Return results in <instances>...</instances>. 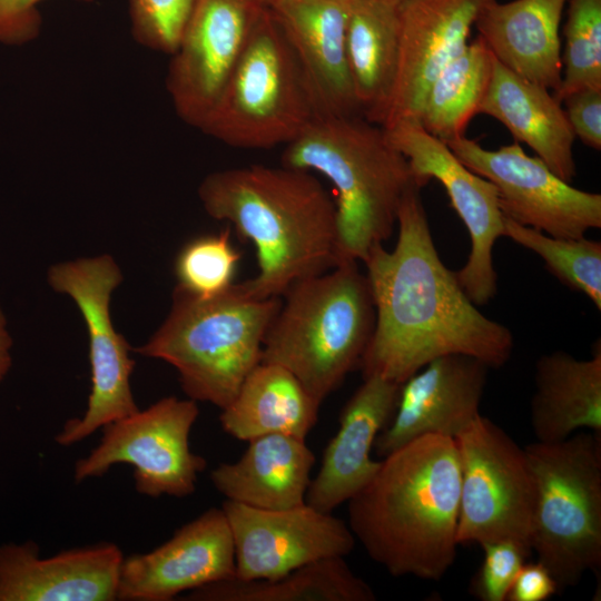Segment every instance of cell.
<instances>
[{"label":"cell","instance_id":"9","mask_svg":"<svg viewBox=\"0 0 601 601\" xmlns=\"http://www.w3.org/2000/svg\"><path fill=\"white\" fill-rule=\"evenodd\" d=\"M454 441L461 479L457 544L509 539L531 548L534 482L524 447L481 414Z\"/></svg>","mask_w":601,"mask_h":601},{"label":"cell","instance_id":"17","mask_svg":"<svg viewBox=\"0 0 601 601\" xmlns=\"http://www.w3.org/2000/svg\"><path fill=\"white\" fill-rule=\"evenodd\" d=\"M489 368L464 354L428 362L401 384L394 413L375 439V453L385 457L424 435L455 439L480 415Z\"/></svg>","mask_w":601,"mask_h":601},{"label":"cell","instance_id":"1","mask_svg":"<svg viewBox=\"0 0 601 601\" xmlns=\"http://www.w3.org/2000/svg\"><path fill=\"white\" fill-rule=\"evenodd\" d=\"M421 189L414 183L402 198L394 248L377 244L363 260L375 307L374 331L359 364L363 378L377 375L402 384L449 354L499 368L513 349L511 331L483 315L443 264Z\"/></svg>","mask_w":601,"mask_h":601},{"label":"cell","instance_id":"37","mask_svg":"<svg viewBox=\"0 0 601 601\" xmlns=\"http://www.w3.org/2000/svg\"><path fill=\"white\" fill-rule=\"evenodd\" d=\"M558 591L554 578L541 562H525L516 573L506 600L545 601Z\"/></svg>","mask_w":601,"mask_h":601},{"label":"cell","instance_id":"13","mask_svg":"<svg viewBox=\"0 0 601 601\" xmlns=\"http://www.w3.org/2000/svg\"><path fill=\"white\" fill-rule=\"evenodd\" d=\"M384 131L407 159L422 187L436 179L445 188L471 239L467 262L455 272L456 278L475 305L487 304L497 290L493 247L504 229L495 186L463 165L443 140L418 121H401Z\"/></svg>","mask_w":601,"mask_h":601},{"label":"cell","instance_id":"32","mask_svg":"<svg viewBox=\"0 0 601 601\" xmlns=\"http://www.w3.org/2000/svg\"><path fill=\"white\" fill-rule=\"evenodd\" d=\"M240 254L230 239V228L188 240L175 259L178 288L197 297H211L227 290Z\"/></svg>","mask_w":601,"mask_h":601},{"label":"cell","instance_id":"10","mask_svg":"<svg viewBox=\"0 0 601 601\" xmlns=\"http://www.w3.org/2000/svg\"><path fill=\"white\" fill-rule=\"evenodd\" d=\"M198 415L196 401L168 396L105 425L97 446L76 462L75 481L102 476L116 464H128L134 466L140 494L179 499L193 494L198 474L207 465L189 446Z\"/></svg>","mask_w":601,"mask_h":601},{"label":"cell","instance_id":"39","mask_svg":"<svg viewBox=\"0 0 601 601\" xmlns=\"http://www.w3.org/2000/svg\"><path fill=\"white\" fill-rule=\"evenodd\" d=\"M392 1L402 2V1H404V0H392Z\"/></svg>","mask_w":601,"mask_h":601},{"label":"cell","instance_id":"31","mask_svg":"<svg viewBox=\"0 0 601 601\" xmlns=\"http://www.w3.org/2000/svg\"><path fill=\"white\" fill-rule=\"evenodd\" d=\"M562 80L553 91L561 104L585 87L601 88V0H566Z\"/></svg>","mask_w":601,"mask_h":601},{"label":"cell","instance_id":"28","mask_svg":"<svg viewBox=\"0 0 601 601\" xmlns=\"http://www.w3.org/2000/svg\"><path fill=\"white\" fill-rule=\"evenodd\" d=\"M191 601H374L372 587L344 556L317 560L272 580L211 583L187 593Z\"/></svg>","mask_w":601,"mask_h":601},{"label":"cell","instance_id":"24","mask_svg":"<svg viewBox=\"0 0 601 601\" xmlns=\"http://www.w3.org/2000/svg\"><path fill=\"white\" fill-rule=\"evenodd\" d=\"M479 114L503 124L516 142L526 144L561 179L573 180L575 137L561 104L548 88L518 76L494 58L491 82Z\"/></svg>","mask_w":601,"mask_h":601},{"label":"cell","instance_id":"25","mask_svg":"<svg viewBox=\"0 0 601 601\" xmlns=\"http://www.w3.org/2000/svg\"><path fill=\"white\" fill-rule=\"evenodd\" d=\"M534 387L530 421L536 441H562L580 428L601 433L600 342L589 359L563 351L541 355Z\"/></svg>","mask_w":601,"mask_h":601},{"label":"cell","instance_id":"8","mask_svg":"<svg viewBox=\"0 0 601 601\" xmlns=\"http://www.w3.org/2000/svg\"><path fill=\"white\" fill-rule=\"evenodd\" d=\"M316 118L298 61L267 7L199 129L235 148L267 149L289 144Z\"/></svg>","mask_w":601,"mask_h":601},{"label":"cell","instance_id":"3","mask_svg":"<svg viewBox=\"0 0 601 601\" xmlns=\"http://www.w3.org/2000/svg\"><path fill=\"white\" fill-rule=\"evenodd\" d=\"M207 214L230 223L256 249L253 297H282L296 282L337 266L335 203L300 169L250 165L208 175L198 188Z\"/></svg>","mask_w":601,"mask_h":601},{"label":"cell","instance_id":"15","mask_svg":"<svg viewBox=\"0 0 601 601\" xmlns=\"http://www.w3.org/2000/svg\"><path fill=\"white\" fill-rule=\"evenodd\" d=\"M236 579L272 580L325 558L346 556L356 543L347 523L306 502L266 510L225 500Z\"/></svg>","mask_w":601,"mask_h":601},{"label":"cell","instance_id":"26","mask_svg":"<svg viewBox=\"0 0 601 601\" xmlns=\"http://www.w3.org/2000/svg\"><path fill=\"white\" fill-rule=\"evenodd\" d=\"M400 53V2L352 0L346 58L362 117L382 127Z\"/></svg>","mask_w":601,"mask_h":601},{"label":"cell","instance_id":"18","mask_svg":"<svg viewBox=\"0 0 601 601\" xmlns=\"http://www.w3.org/2000/svg\"><path fill=\"white\" fill-rule=\"evenodd\" d=\"M493 0L400 2V53L383 129L418 121L425 96L442 69L469 43L482 9Z\"/></svg>","mask_w":601,"mask_h":601},{"label":"cell","instance_id":"12","mask_svg":"<svg viewBox=\"0 0 601 601\" xmlns=\"http://www.w3.org/2000/svg\"><path fill=\"white\" fill-rule=\"evenodd\" d=\"M470 170L491 181L504 216L558 238L601 228V195L574 188L519 142L496 150L465 136L445 141Z\"/></svg>","mask_w":601,"mask_h":601},{"label":"cell","instance_id":"22","mask_svg":"<svg viewBox=\"0 0 601 601\" xmlns=\"http://www.w3.org/2000/svg\"><path fill=\"white\" fill-rule=\"evenodd\" d=\"M565 4L566 0H493L474 27L501 65L555 91L562 80L560 30Z\"/></svg>","mask_w":601,"mask_h":601},{"label":"cell","instance_id":"4","mask_svg":"<svg viewBox=\"0 0 601 601\" xmlns=\"http://www.w3.org/2000/svg\"><path fill=\"white\" fill-rule=\"evenodd\" d=\"M280 160L333 185L338 264L363 262L373 246L386 242L405 191L418 184L384 129L363 117H317L285 145Z\"/></svg>","mask_w":601,"mask_h":601},{"label":"cell","instance_id":"27","mask_svg":"<svg viewBox=\"0 0 601 601\" xmlns=\"http://www.w3.org/2000/svg\"><path fill=\"white\" fill-rule=\"evenodd\" d=\"M321 403L285 367L260 362L221 410L223 430L240 441L269 434L304 439L318 420Z\"/></svg>","mask_w":601,"mask_h":601},{"label":"cell","instance_id":"11","mask_svg":"<svg viewBox=\"0 0 601 601\" xmlns=\"http://www.w3.org/2000/svg\"><path fill=\"white\" fill-rule=\"evenodd\" d=\"M51 287L69 295L82 314L89 336L91 390L81 417L69 420L56 435L62 446L87 439L105 425L134 414L130 376L135 361L130 345L116 332L109 313L110 296L122 275L112 257L101 255L61 263L49 269Z\"/></svg>","mask_w":601,"mask_h":601},{"label":"cell","instance_id":"7","mask_svg":"<svg viewBox=\"0 0 601 601\" xmlns=\"http://www.w3.org/2000/svg\"><path fill=\"white\" fill-rule=\"evenodd\" d=\"M534 482L531 548L559 591L601 565V433L524 446Z\"/></svg>","mask_w":601,"mask_h":601},{"label":"cell","instance_id":"14","mask_svg":"<svg viewBox=\"0 0 601 601\" xmlns=\"http://www.w3.org/2000/svg\"><path fill=\"white\" fill-rule=\"evenodd\" d=\"M267 7L268 0H194L166 76L183 121L199 129Z\"/></svg>","mask_w":601,"mask_h":601},{"label":"cell","instance_id":"33","mask_svg":"<svg viewBox=\"0 0 601 601\" xmlns=\"http://www.w3.org/2000/svg\"><path fill=\"white\" fill-rule=\"evenodd\" d=\"M194 0H129L135 40L144 47L171 55Z\"/></svg>","mask_w":601,"mask_h":601},{"label":"cell","instance_id":"35","mask_svg":"<svg viewBox=\"0 0 601 601\" xmlns=\"http://www.w3.org/2000/svg\"><path fill=\"white\" fill-rule=\"evenodd\" d=\"M575 138L585 146L601 149V88L578 89L561 101Z\"/></svg>","mask_w":601,"mask_h":601},{"label":"cell","instance_id":"21","mask_svg":"<svg viewBox=\"0 0 601 601\" xmlns=\"http://www.w3.org/2000/svg\"><path fill=\"white\" fill-rule=\"evenodd\" d=\"M400 387L377 375L363 378L341 411L339 427L324 450L318 473L311 480L307 504L332 513L372 480L381 465L371 457L374 442L394 413Z\"/></svg>","mask_w":601,"mask_h":601},{"label":"cell","instance_id":"34","mask_svg":"<svg viewBox=\"0 0 601 601\" xmlns=\"http://www.w3.org/2000/svg\"><path fill=\"white\" fill-rule=\"evenodd\" d=\"M480 546L483 561L471 581V593L482 601H505L516 573L532 550L509 539L485 542Z\"/></svg>","mask_w":601,"mask_h":601},{"label":"cell","instance_id":"20","mask_svg":"<svg viewBox=\"0 0 601 601\" xmlns=\"http://www.w3.org/2000/svg\"><path fill=\"white\" fill-rule=\"evenodd\" d=\"M124 554L110 542L49 558L29 540L0 544V601H114Z\"/></svg>","mask_w":601,"mask_h":601},{"label":"cell","instance_id":"29","mask_svg":"<svg viewBox=\"0 0 601 601\" xmlns=\"http://www.w3.org/2000/svg\"><path fill=\"white\" fill-rule=\"evenodd\" d=\"M494 57L477 35L437 75L421 110L422 127L445 141L465 136L489 89Z\"/></svg>","mask_w":601,"mask_h":601},{"label":"cell","instance_id":"2","mask_svg":"<svg viewBox=\"0 0 601 601\" xmlns=\"http://www.w3.org/2000/svg\"><path fill=\"white\" fill-rule=\"evenodd\" d=\"M460 482L454 439L421 436L383 457L347 524L391 575L439 581L456 559Z\"/></svg>","mask_w":601,"mask_h":601},{"label":"cell","instance_id":"36","mask_svg":"<svg viewBox=\"0 0 601 601\" xmlns=\"http://www.w3.org/2000/svg\"><path fill=\"white\" fill-rule=\"evenodd\" d=\"M41 1L43 0H0V43L22 45L38 37L42 24L38 10Z\"/></svg>","mask_w":601,"mask_h":601},{"label":"cell","instance_id":"19","mask_svg":"<svg viewBox=\"0 0 601 601\" xmlns=\"http://www.w3.org/2000/svg\"><path fill=\"white\" fill-rule=\"evenodd\" d=\"M352 0H268L292 48L317 117H362L348 71L346 29Z\"/></svg>","mask_w":601,"mask_h":601},{"label":"cell","instance_id":"30","mask_svg":"<svg viewBox=\"0 0 601 601\" xmlns=\"http://www.w3.org/2000/svg\"><path fill=\"white\" fill-rule=\"evenodd\" d=\"M503 236L535 253L566 287L601 309V243L584 237L558 238L503 215Z\"/></svg>","mask_w":601,"mask_h":601},{"label":"cell","instance_id":"5","mask_svg":"<svg viewBox=\"0 0 601 601\" xmlns=\"http://www.w3.org/2000/svg\"><path fill=\"white\" fill-rule=\"evenodd\" d=\"M263 342L262 362L289 371L319 403L359 367L375 325L357 262L294 283Z\"/></svg>","mask_w":601,"mask_h":601},{"label":"cell","instance_id":"23","mask_svg":"<svg viewBox=\"0 0 601 601\" xmlns=\"http://www.w3.org/2000/svg\"><path fill=\"white\" fill-rule=\"evenodd\" d=\"M315 454L304 439L269 434L248 441L235 462L210 472L214 487L228 501L266 510L289 509L306 502Z\"/></svg>","mask_w":601,"mask_h":601},{"label":"cell","instance_id":"16","mask_svg":"<svg viewBox=\"0 0 601 601\" xmlns=\"http://www.w3.org/2000/svg\"><path fill=\"white\" fill-rule=\"evenodd\" d=\"M236 578L235 545L221 508H210L146 553L121 562L117 600L170 601Z\"/></svg>","mask_w":601,"mask_h":601},{"label":"cell","instance_id":"38","mask_svg":"<svg viewBox=\"0 0 601 601\" xmlns=\"http://www.w3.org/2000/svg\"><path fill=\"white\" fill-rule=\"evenodd\" d=\"M12 337L8 331L7 318L0 306V383L12 365Z\"/></svg>","mask_w":601,"mask_h":601},{"label":"cell","instance_id":"6","mask_svg":"<svg viewBox=\"0 0 601 601\" xmlns=\"http://www.w3.org/2000/svg\"><path fill=\"white\" fill-rule=\"evenodd\" d=\"M280 303V297H253L240 283L211 297L176 287L167 318L135 351L174 366L188 398L223 410L262 362L264 337Z\"/></svg>","mask_w":601,"mask_h":601}]
</instances>
